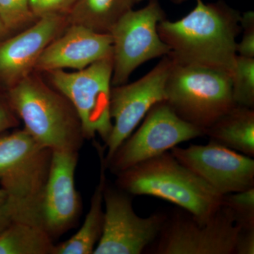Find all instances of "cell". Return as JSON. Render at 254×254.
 Instances as JSON below:
<instances>
[{
    "label": "cell",
    "mask_w": 254,
    "mask_h": 254,
    "mask_svg": "<svg viewBox=\"0 0 254 254\" xmlns=\"http://www.w3.org/2000/svg\"><path fill=\"white\" fill-rule=\"evenodd\" d=\"M141 127L120 145L105 168L120 172L168 152L183 142L205 136V130L180 118L165 100L150 108Z\"/></svg>",
    "instance_id": "obj_7"
},
{
    "label": "cell",
    "mask_w": 254,
    "mask_h": 254,
    "mask_svg": "<svg viewBox=\"0 0 254 254\" xmlns=\"http://www.w3.org/2000/svg\"><path fill=\"white\" fill-rule=\"evenodd\" d=\"M254 254V229L240 230L235 244L234 254Z\"/></svg>",
    "instance_id": "obj_26"
},
{
    "label": "cell",
    "mask_w": 254,
    "mask_h": 254,
    "mask_svg": "<svg viewBox=\"0 0 254 254\" xmlns=\"http://www.w3.org/2000/svg\"><path fill=\"white\" fill-rule=\"evenodd\" d=\"M135 3L136 0H76L66 17L68 25H78L97 33L110 34Z\"/></svg>",
    "instance_id": "obj_18"
},
{
    "label": "cell",
    "mask_w": 254,
    "mask_h": 254,
    "mask_svg": "<svg viewBox=\"0 0 254 254\" xmlns=\"http://www.w3.org/2000/svg\"><path fill=\"white\" fill-rule=\"evenodd\" d=\"M241 15L225 1L205 4L196 0L194 9L181 19L160 21L159 36L175 63L231 74L237 56V38L242 31Z\"/></svg>",
    "instance_id": "obj_1"
},
{
    "label": "cell",
    "mask_w": 254,
    "mask_h": 254,
    "mask_svg": "<svg viewBox=\"0 0 254 254\" xmlns=\"http://www.w3.org/2000/svg\"><path fill=\"white\" fill-rule=\"evenodd\" d=\"M165 14L158 0H150L141 9L128 11L120 18L110 35L113 38L112 85L125 84L136 68L170 53L158 31Z\"/></svg>",
    "instance_id": "obj_8"
},
{
    "label": "cell",
    "mask_w": 254,
    "mask_h": 254,
    "mask_svg": "<svg viewBox=\"0 0 254 254\" xmlns=\"http://www.w3.org/2000/svg\"><path fill=\"white\" fill-rule=\"evenodd\" d=\"M68 26L64 15H49L0 41V91H9L35 71L43 50Z\"/></svg>",
    "instance_id": "obj_14"
},
{
    "label": "cell",
    "mask_w": 254,
    "mask_h": 254,
    "mask_svg": "<svg viewBox=\"0 0 254 254\" xmlns=\"http://www.w3.org/2000/svg\"><path fill=\"white\" fill-rule=\"evenodd\" d=\"M14 221L6 192L0 187V233Z\"/></svg>",
    "instance_id": "obj_27"
},
{
    "label": "cell",
    "mask_w": 254,
    "mask_h": 254,
    "mask_svg": "<svg viewBox=\"0 0 254 254\" xmlns=\"http://www.w3.org/2000/svg\"><path fill=\"white\" fill-rule=\"evenodd\" d=\"M241 27L243 31L242 41L237 43V54L254 58V12L247 11L241 15Z\"/></svg>",
    "instance_id": "obj_24"
},
{
    "label": "cell",
    "mask_w": 254,
    "mask_h": 254,
    "mask_svg": "<svg viewBox=\"0 0 254 254\" xmlns=\"http://www.w3.org/2000/svg\"><path fill=\"white\" fill-rule=\"evenodd\" d=\"M76 0H29L30 8L35 17L49 15L66 16Z\"/></svg>",
    "instance_id": "obj_23"
},
{
    "label": "cell",
    "mask_w": 254,
    "mask_h": 254,
    "mask_svg": "<svg viewBox=\"0 0 254 254\" xmlns=\"http://www.w3.org/2000/svg\"><path fill=\"white\" fill-rule=\"evenodd\" d=\"M172 2L176 3V4H181L182 2H185L187 0H170Z\"/></svg>",
    "instance_id": "obj_29"
},
{
    "label": "cell",
    "mask_w": 254,
    "mask_h": 254,
    "mask_svg": "<svg viewBox=\"0 0 254 254\" xmlns=\"http://www.w3.org/2000/svg\"><path fill=\"white\" fill-rule=\"evenodd\" d=\"M205 136L242 154L254 156V109L235 105L205 130Z\"/></svg>",
    "instance_id": "obj_17"
},
{
    "label": "cell",
    "mask_w": 254,
    "mask_h": 254,
    "mask_svg": "<svg viewBox=\"0 0 254 254\" xmlns=\"http://www.w3.org/2000/svg\"><path fill=\"white\" fill-rule=\"evenodd\" d=\"M78 158V152L53 151L40 223L53 240L76 226L81 214V197L75 185Z\"/></svg>",
    "instance_id": "obj_13"
},
{
    "label": "cell",
    "mask_w": 254,
    "mask_h": 254,
    "mask_svg": "<svg viewBox=\"0 0 254 254\" xmlns=\"http://www.w3.org/2000/svg\"><path fill=\"white\" fill-rule=\"evenodd\" d=\"M113 55V38L78 25H68L45 48L35 66L36 72L64 68L83 69Z\"/></svg>",
    "instance_id": "obj_15"
},
{
    "label": "cell",
    "mask_w": 254,
    "mask_h": 254,
    "mask_svg": "<svg viewBox=\"0 0 254 254\" xmlns=\"http://www.w3.org/2000/svg\"><path fill=\"white\" fill-rule=\"evenodd\" d=\"M100 160V175L98 185L91 198V206L81 228L72 237L55 245L53 254H93L103 233L104 225L103 193L106 185L105 168L103 162L104 150L97 145Z\"/></svg>",
    "instance_id": "obj_16"
},
{
    "label": "cell",
    "mask_w": 254,
    "mask_h": 254,
    "mask_svg": "<svg viewBox=\"0 0 254 254\" xmlns=\"http://www.w3.org/2000/svg\"><path fill=\"white\" fill-rule=\"evenodd\" d=\"M103 233L93 254H141L154 243L167 216L154 213L148 218L137 215L131 195L105 185Z\"/></svg>",
    "instance_id": "obj_10"
},
{
    "label": "cell",
    "mask_w": 254,
    "mask_h": 254,
    "mask_svg": "<svg viewBox=\"0 0 254 254\" xmlns=\"http://www.w3.org/2000/svg\"><path fill=\"white\" fill-rule=\"evenodd\" d=\"M240 231L232 212L223 203L205 222L183 210L167 217L151 253L234 254Z\"/></svg>",
    "instance_id": "obj_9"
},
{
    "label": "cell",
    "mask_w": 254,
    "mask_h": 254,
    "mask_svg": "<svg viewBox=\"0 0 254 254\" xmlns=\"http://www.w3.org/2000/svg\"><path fill=\"white\" fill-rule=\"evenodd\" d=\"M19 125V119L10 105L6 92L0 91V134Z\"/></svg>",
    "instance_id": "obj_25"
},
{
    "label": "cell",
    "mask_w": 254,
    "mask_h": 254,
    "mask_svg": "<svg viewBox=\"0 0 254 254\" xmlns=\"http://www.w3.org/2000/svg\"><path fill=\"white\" fill-rule=\"evenodd\" d=\"M142 1V0H136V2H139V1Z\"/></svg>",
    "instance_id": "obj_30"
},
{
    "label": "cell",
    "mask_w": 254,
    "mask_h": 254,
    "mask_svg": "<svg viewBox=\"0 0 254 254\" xmlns=\"http://www.w3.org/2000/svg\"><path fill=\"white\" fill-rule=\"evenodd\" d=\"M231 80L235 104L254 109V58L237 55Z\"/></svg>",
    "instance_id": "obj_20"
},
{
    "label": "cell",
    "mask_w": 254,
    "mask_h": 254,
    "mask_svg": "<svg viewBox=\"0 0 254 254\" xmlns=\"http://www.w3.org/2000/svg\"><path fill=\"white\" fill-rule=\"evenodd\" d=\"M173 60L163 57L143 77L129 84L112 87L110 116L113 129L105 143L104 160H109L117 149L133 133L150 108L165 100V83Z\"/></svg>",
    "instance_id": "obj_11"
},
{
    "label": "cell",
    "mask_w": 254,
    "mask_h": 254,
    "mask_svg": "<svg viewBox=\"0 0 254 254\" xmlns=\"http://www.w3.org/2000/svg\"><path fill=\"white\" fill-rule=\"evenodd\" d=\"M52 156L53 150L24 128L0 134V186L7 195L14 221L41 227L42 198Z\"/></svg>",
    "instance_id": "obj_4"
},
{
    "label": "cell",
    "mask_w": 254,
    "mask_h": 254,
    "mask_svg": "<svg viewBox=\"0 0 254 254\" xmlns=\"http://www.w3.org/2000/svg\"><path fill=\"white\" fill-rule=\"evenodd\" d=\"M113 72V55L74 72L64 69L46 72L53 88L67 98L76 110L85 139H93L98 135L105 143L111 133Z\"/></svg>",
    "instance_id": "obj_6"
},
{
    "label": "cell",
    "mask_w": 254,
    "mask_h": 254,
    "mask_svg": "<svg viewBox=\"0 0 254 254\" xmlns=\"http://www.w3.org/2000/svg\"><path fill=\"white\" fill-rule=\"evenodd\" d=\"M117 186L131 195H150L170 202L205 222L222 205L223 195L207 185L170 152L117 174Z\"/></svg>",
    "instance_id": "obj_2"
},
{
    "label": "cell",
    "mask_w": 254,
    "mask_h": 254,
    "mask_svg": "<svg viewBox=\"0 0 254 254\" xmlns=\"http://www.w3.org/2000/svg\"><path fill=\"white\" fill-rule=\"evenodd\" d=\"M9 31H8L7 28H6L4 23L1 21V18H0V41L4 40L5 37L7 36L9 34Z\"/></svg>",
    "instance_id": "obj_28"
},
{
    "label": "cell",
    "mask_w": 254,
    "mask_h": 254,
    "mask_svg": "<svg viewBox=\"0 0 254 254\" xmlns=\"http://www.w3.org/2000/svg\"><path fill=\"white\" fill-rule=\"evenodd\" d=\"M24 129L53 151L78 152L85 138L72 104L36 71L6 92Z\"/></svg>",
    "instance_id": "obj_3"
},
{
    "label": "cell",
    "mask_w": 254,
    "mask_h": 254,
    "mask_svg": "<svg viewBox=\"0 0 254 254\" xmlns=\"http://www.w3.org/2000/svg\"><path fill=\"white\" fill-rule=\"evenodd\" d=\"M0 18L9 32L27 27L37 20L29 0H0Z\"/></svg>",
    "instance_id": "obj_22"
},
{
    "label": "cell",
    "mask_w": 254,
    "mask_h": 254,
    "mask_svg": "<svg viewBox=\"0 0 254 254\" xmlns=\"http://www.w3.org/2000/svg\"><path fill=\"white\" fill-rule=\"evenodd\" d=\"M165 94V101L180 118L205 131L236 105L230 73L173 60Z\"/></svg>",
    "instance_id": "obj_5"
},
{
    "label": "cell",
    "mask_w": 254,
    "mask_h": 254,
    "mask_svg": "<svg viewBox=\"0 0 254 254\" xmlns=\"http://www.w3.org/2000/svg\"><path fill=\"white\" fill-rule=\"evenodd\" d=\"M222 203L230 209L240 230L254 229V187L223 195Z\"/></svg>",
    "instance_id": "obj_21"
},
{
    "label": "cell",
    "mask_w": 254,
    "mask_h": 254,
    "mask_svg": "<svg viewBox=\"0 0 254 254\" xmlns=\"http://www.w3.org/2000/svg\"><path fill=\"white\" fill-rule=\"evenodd\" d=\"M175 158L207 185L225 195L254 187V160L215 142L206 145L175 146Z\"/></svg>",
    "instance_id": "obj_12"
},
{
    "label": "cell",
    "mask_w": 254,
    "mask_h": 254,
    "mask_svg": "<svg viewBox=\"0 0 254 254\" xmlns=\"http://www.w3.org/2000/svg\"><path fill=\"white\" fill-rule=\"evenodd\" d=\"M54 240L41 227L13 221L0 233V254H53Z\"/></svg>",
    "instance_id": "obj_19"
}]
</instances>
